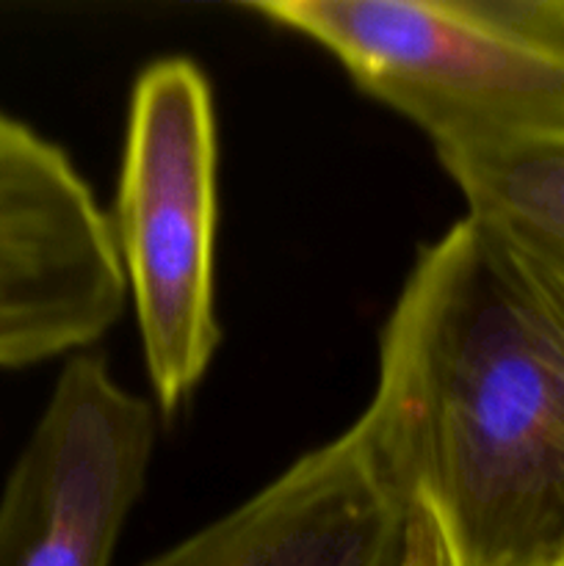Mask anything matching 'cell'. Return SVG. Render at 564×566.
<instances>
[{
  "mask_svg": "<svg viewBox=\"0 0 564 566\" xmlns=\"http://www.w3.org/2000/svg\"><path fill=\"white\" fill-rule=\"evenodd\" d=\"M442 566L564 556V276L481 221L420 249L368 407Z\"/></svg>",
  "mask_w": 564,
  "mask_h": 566,
  "instance_id": "obj_1",
  "label": "cell"
},
{
  "mask_svg": "<svg viewBox=\"0 0 564 566\" xmlns=\"http://www.w3.org/2000/svg\"><path fill=\"white\" fill-rule=\"evenodd\" d=\"M440 155L564 144V0H254Z\"/></svg>",
  "mask_w": 564,
  "mask_h": 566,
  "instance_id": "obj_2",
  "label": "cell"
},
{
  "mask_svg": "<svg viewBox=\"0 0 564 566\" xmlns=\"http://www.w3.org/2000/svg\"><path fill=\"white\" fill-rule=\"evenodd\" d=\"M216 171L219 138L205 72L182 55L144 66L133 83L108 224L164 418L191 398L221 343Z\"/></svg>",
  "mask_w": 564,
  "mask_h": 566,
  "instance_id": "obj_3",
  "label": "cell"
},
{
  "mask_svg": "<svg viewBox=\"0 0 564 566\" xmlns=\"http://www.w3.org/2000/svg\"><path fill=\"white\" fill-rule=\"evenodd\" d=\"M108 216L66 153L0 111V368L75 357L122 318Z\"/></svg>",
  "mask_w": 564,
  "mask_h": 566,
  "instance_id": "obj_4",
  "label": "cell"
},
{
  "mask_svg": "<svg viewBox=\"0 0 564 566\" xmlns=\"http://www.w3.org/2000/svg\"><path fill=\"white\" fill-rule=\"evenodd\" d=\"M153 446L149 403L103 357L66 359L0 495V566H111Z\"/></svg>",
  "mask_w": 564,
  "mask_h": 566,
  "instance_id": "obj_5",
  "label": "cell"
},
{
  "mask_svg": "<svg viewBox=\"0 0 564 566\" xmlns=\"http://www.w3.org/2000/svg\"><path fill=\"white\" fill-rule=\"evenodd\" d=\"M144 566H442L365 409L208 528Z\"/></svg>",
  "mask_w": 564,
  "mask_h": 566,
  "instance_id": "obj_6",
  "label": "cell"
},
{
  "mask_svg": "<svg viewBox=\"0 0 564 566\" xmlns=\"http://www.w3.org/2000/svg\"><path fill=\"white\" fill-rule=\"evenodd\" d=\"M481 221L564 276V144L487 155H440Z\"/></svg>",
  "mask_w": 564,
  "mask_h": 566,
  "instance_id": "obj_7",
  "label": "cell"
},
{
  "mask_svg": "<svg viewBox=\"0 0 564 566\" xmlns=\"http://www.w3.org/2000/svg\"><path fill=\"white\" fill-rule=\"evenodd\" d=\"M551 566H564V556H562V558H556V562H553Z\"/></svg>",
  "mask_w": 564,
  "mask_h": 566,
  "instance_id": "obj_8",
  "label": "cell"
}]
</instances>
